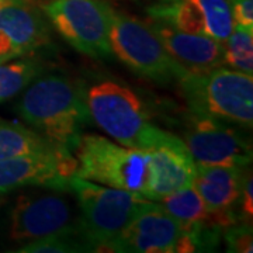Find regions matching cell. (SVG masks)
<instances>
[{
	"label": "cell",
	"instance_id": "cell-16",
	"mask_svg": "<svg viewBox=\"0 0 253 253\" xmlns=\"http://www.w3.org/2000/svg\"><path fill=\"white\" fill-rule=\"evenodd\" d=\"M151 27L163 46L187 72H207L224 65V44L207 36L184 33L162 21L151 20Z\"/></svg>",
	"mask_w": 253,
	"mask_h": 253
},
{
	"label": "cell",
	"instance_id": "cell-18",
	"mask_svg": "<svg viewBox=\"0 0 253 253\" xmlns=\"http://www.w3.org/2000/svg\"><path fill=\"white\" fill-rule=\"evenodd\" d=\"M46 63L38 56H24L13 62L0 63V104L26 90L46 68Z\"/></svg>",
	"mask_w": 253,
	"mask_h": 253
},
{
	"label": "cell",
	"instance_id": "cell-5",
	"mask_svg": "<svg viewBox=\"0 0 253 253\" xmlns=\"http://www.w3.org/2000/svg\"><path fill=\"white\" fill-rule=\"evenodd\" d=\"M110 48L129 71L155 83L168 84L187 72L173 61L149 23L114 9L110 14Z\"/></svg>",
	"mask_w": 253,
	"mask_h": 253
},
{
	"label": "cell",
	"instance_id": "cell-9",
	"mask_svg": "<svg viewBox=\"0 0 253 253\" xmlns=\"http://www.w3.org/2000/svg\"><path fill=\"white\" fill-rule=\"evenodd\" d=\"M65 191L45 187L20 196L10 212V238L30 242L56 234H79V218H75Z\"/></svg>",
	"mask_w": 253,
	"mask_h": 253
},
{
	"label": "cell",
	"instance_id": "cell-11",
	"mask_svg": "<svg viewBox=\"0 0 253 253\" xmlns=\"http://www.w3.org/2000/svg\"><path fill=\"white\" fill-rule=\"evenodd\" d=\"M151 20L184 33L225 42L234 30L229 0H158L146 9Z\"/></svg>",
	"mask_w": 253,
	"mask_h": 253
},
{
	"label": "cell",
	"instance_id": "cell-4",
	"mask_svg": "<svg viewBox=\"0 0 253 253\" xmlns=\"http://www.w3.org/2000/svg\"><path fill=\"white\" fill-rule=\"evenodd\" d=\"M69 191L81 208L79 234L90 252H106L144 201L139 194L113 189L73 174Z\"/></svg>",
	"mask_w": 253,
	"mask_h": 253
},
{
	"label": "cell",
	"instance_id": "cell-20",
	"mask_svg": "<svg viewBox=\"0 0 253 253\" xmlns=\"http://www.w3.org/2000/svg\"><path fill=\"white\" fill-rule=\"evenodd\" d=\"M17 252L21 253H73L90 252L79 234H56L23 245Z\"/></svg>",
	"mask_w": 253,
	"mask_h": 253
},
{
	"label": "cell",
	"instance_id": "cell-7",
	"mask_svg": "<svg viewBox=\"0 0 253 253\" xmlns=\"http://www.w3.org/2000/svg\"><path fill=\"white\" fill-rule=\"evenodd\" d=\"M111 6L104 0H46L42 13L78 52L109 59Z\"/></svg>",
	"mask_w": 253,
	"mask_h": 253
},
{
	"label": "cell",
	"instance_id": "cell-10",
	"mask_svg": "<svg viewBox=\"0 0 253 253\" xmlns=\"http://www.w3.org/2000/svg\"><path fill=\"white\" fill-rule=\"evenodd\" d=\"M183 142L199 165L248 168L252 163L251 142L217 118L191 114Z\"/></svg>",
	"mask_w": 253,
	"mask_h": 253
},
{
	"label": "cell",
	"instance_id": "cell-8",
	"mask_svg": "<svg viewBox=\"0 0 253 253\" xmlns=\"http://www.w3.org/2000/svg\"><path fill=\"white\" fill-rule=\"evenodd\" d=\"M106 252L190 253L197 252V246L159 201L144 200Z\"/></svg>",
	"mask_w": 253,
	"mask_h": 253
},
{
	"label": "cell",
	"instance_id": "cell-19",
	"mask_svg": "<svg viewBox=\"0 0 253 253\" xmlns=\"http://www.w3.org/2000/svg\"><path fill=\"white\" fill-rule=\"evenodd\" d=\"M224 63L239 72L253 73V31L234 27L224 42Z\"/></svg>",
	"mask_w": 253,
	"mask_h": 253
},
{
	"label": "cell",
	"instance_id": "cell-15",
	"mask_svg": "<svg viewBox=\"0 0 253 253\" xmlns=\"http://www.w3.org/2000/svg\"><path fill=\"white\" fill-rule=\"evenodd\" d=\"M248 168L208 166L196 163L193 187L224 229L238 224V206Z\"/></svg>",
	"mask_w": 253,
	"mask_h": 253
},
{
	"label": "cell",
	"instance_id": "cell-14",
	"mask_svg": "<svg viewBox=\"0 0 253 253\" xmlns=\"http://www.w3.org/2000/svg\"><path fill=\"white\" fill-rule=\"evenodd\" d=\"M48 41V24L33 3L0 0V58L4 62L31 54Z\"/></svg>",
	"mask_w": 253,
	"mask_h": 253
},
{
	"label": "cell",
	"instance_id": "cell-22",
	"mask_svg": "<svg viewBox=\"0 0 253 253\" xmlns=\"http://www.w3.org/2000/svg\"><path fill=\"white\" fill-rule=\"evenodd\" d=\"M234 27L253 31V0H229Z\"/></svg>",
	"mask_w": 253,
	"mask_h": 253
},
{
	"label": "cell",
	"instance_id": "cell-21",
	"mask_svg": "<svg viewBox=\"0 0 253 253\" xmlns=\"http://www.w3.org/2000/svg\"><path fill=\"white\" fill-rule=\"evenodd\" d=\"M225 239L228 252L232 253H252L253 252V234L252 225L244 224H234L224 229L222 232Z\"/></svg>",
	"mask_w": 253,
	"mask_h": 253
},
{
	"label": "cell",
	"instance_id": "cell-26",
	"mask_svg": "<svg viewBox=\"0 0 253 253\" xmlns=\"http://www.w3.org/2000/svg\"><path fill=\"white\" fill-rule=\"evenodd\" d=\"M0 203H1V193H0Z\"/></svg>",
	"mask_w": 253,
	"mask_h": 253
},
{
	"label": "cell",
	"instance_id": "cell-12",
	"mask_svg": "<svg viewBox=\"0 0 253 253\" xmlns=\"http://www.w3.org/2000/svg\"><path fill=\"white\" fill-rule=\"evenodd\" d=\"M76 158L66 148L46 154L26 155L0 161V193L23 187H49L68 190L76 172Z\"/></svg>",
	"mask_w": 253,
	"mask_h": 253
},
{
	"label": "cell",
	"instance_id": "cell-17",
	"mask_svg": "<svg viewBox=\"0 0 253 253\" xmlns=\"http://www.w3.org/2000/svg\"><path fill=\"white\" fill-rule=\"evenodd\" d=\"M58 148L34 129L0 118V161L26 155L46 154Z\"/></svg>",
	"mask_w": 253,
	"mask_h": 253
},
{
	"label": "cell",
	"instance_id": "cell-2",
	"mask_svg": "<svg viewBox=\"0 0 253 253\" xmlns=\"http://www.w3.org/2000/svg\"><path fill=\"white\" fill-rule=\"evenodd\" d=\"M86 104L91 121L120 145L149 151L166 132L154 126L144 101L116 81L86 87Z\"/></svg>",
	"mask_w": 253,
	"mask_h": 253
},
{
	"label": "cell",
	"instance_id": "cell-3",
	"mask_svg": "<svg viewBox=\"0 0 253 253\" xmlns=\"http://www.w3.org/2000/svg\"><path fill=\"white\" fill-rule=\"evenodd\" d=\"M177 82L191 114L252 126V75L218 66L207 72H186Z\"/></svg>",
	"mask_w": 253,
	"mask_h": 253
},
{
	"label": "cell",
	"instance_id": "cell-6",
	"mask_svg": "<svg viewBox=\"0 0 253 253\" xmlns=\"http://www.w3.org/2000/svg\"><path fill=\"white\" fill-rule=\"evenodd\" d=\"M75 149L76 176L107 187L142 194L149 176L148 151L117 145L100 135H82Z\"/></svg>",
	"mask_w": 253,
	"mask_h": 253
},
{
	"label": "cell",
	"instance_id": "cell-1",
	"mask_svg": "<svg viewBox=\"0 0 253 253\" xmlns=\"http://www.w3.org/2000/svg\"><path fill=\"white\" fill-rule=\"evenodd\" d=\"M17 111L37 132L71 152L90 121L84 83L58 73L41 75L27 86Z\"/></svg>",
	"mask_w": 253,
	"mask_h": 253
},
{
	"label": "cell",
	"instance_id": "cell-13",
	"mask_svg": "<svg viewBox=\"0 0 253 253\" xmlns=\"http://www.w3.org/2000/svg\"><path fill=\"white\" fill-rule=\"evenodd\" d=\"M149 176L142 199L161 201L181 189L193 186L196 177V162L186 144L179 136L165 132L148 151Z\"/></svg>",
	"mask_w": 253,
	"mask_h": 253
},
{
	"label": "cell",
	"instance_id": "cell-23",
	"mask_svg": "<svg viewBox=\"0 0 253 253\" xmlns=\"http://www.w3.org/2000/svg\"><path fill=\"white\" fill-rule=\"evenodd\" d=\"M252 173L248 170L245 174L244 184H242V191H241V199H239V212H238V219L239 222H248L253 215V187H252Z\"/></svg>",
	"mask_w": 253,
	"mask_h": 253
},
{
	"label": "cell",
	"instance_id": "cell-25",
	"mask_svg": "<svg viewBox=\"0 0 253 253\" xmlns=\"http://www.w3.org/2000/svg\"><path fill=\"white\" fill-rule=\"evenodd\" d=\"M0 63H4V61H3V59H1V58H0Z\"/></svg>",
	"mask_w": 253,
	"mask_h": 253
},
{
	"label": "cell",
	"instance_id": "cell-24",
	"mask_svg": "<svg viewBox=\"0 0 253 253\" xmlns=\"http://www.w3.org/2000/svg\"><path fill=\"white\" fill-rule=\"evenodd\" d=\"M13 1H23V3H33L34 0H13Z\"/></svg>",
	"mask_w": 253,
	"mask_h": 253
}]
</instances>
